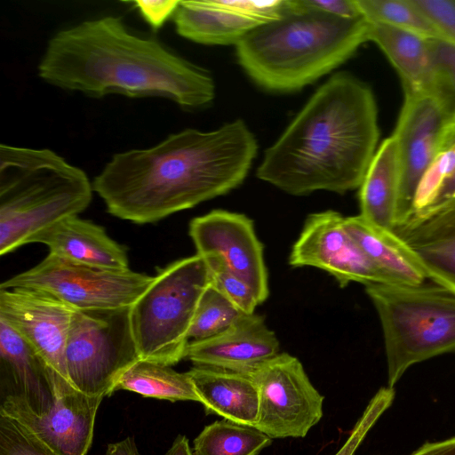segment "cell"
Returning <instances> with one entry per match:
<instances>
[{
    "instance_id": "obj_1",
    "label": "cell",
    "mask_w": 455,
    "mask_h": 455,
    "mask_svg": "<svg viewBox=\"0 0 455 455\" xmlns=\"http://www.w3.org/2000/svg\"><path fill=\"white\" fill-rule=\"evenodd\" d=\"M257 150L240 119L211 132L185 129L151 148L115 154L92 188L111 215L154 223L240 186Z\"/></svg>"
},
{
    "instance_id": "obj_2",
    "label": "cell",
    "mask_w": 455,
    "mask_h": 455,
    "mask_svg": "<svg viewBox=\"0 0 455 455\" xmlns=\"http://www.w3.org/2000/svg\"><path fill=\"white\" fill-rule=\"evenodd\" d=\"M37 70L53 86L93 98L161 97L196 110L215 97V83L207 70L156 38L133 34L116 16L58 31L47 43Z\"/></svg>"
},
{
    "instance_id": "obj_3",
    "label": "cell",
    "mask_w": 455,
    "mask_h": 455,
    "mask_svg": "<svg viewBox=\"0 0 455 455\" xmlns=\"http://www.w3.org/2000/svg\"><path fill=\"white\" fill-rule=\"evenodd\" d=\"M378 108L371 89L334 74L264 153L257 177L292 196L359 188L376 153Z\"/></svg>"
},
{
    "instance_id": "obj_4",
    "label": "cell",
    "mask_w": 455,
    "mask_h": 455,
    "mask_svg": "<svg viewBox=\"0 0 455 455\" xmlns=\"http://www.w3.org/2000/svg\"><path fill=\"white\" fill-rule=\"evenodd\" d=\"M280 19L260 25L236 45L239 65L266 91L301 90L336 69L368 41L370 22L303 7L290 0Z\"/></svg>"
},
{
    "instance_id": "obj_5",
    "label": "cell",
    "mask_w": 455,
    "mask_h": 455,
    "mask_svg": "<svg viewBox=\"0 0 455 455\" xmlns=\"http://www.w3.org/2000/svg\"><path fill=\"white\" fill-rule=\"evenodd\" d=\"M87 174L48 148L0 145V254L30 243L92 199Z\"/></svg>"
},
{
    "instance_id": "obj_6",
    "label": "cell",
    "mask_w": 455,
    "mask_h": 455,
    "mask_svg": "<svg viewBox=\"0 0 455 455\" xmlns=\"http://www.w3.org/2000/svg\"><path fill=\"white\" fill-rule=\"evenodd\" d=\"M380 321L387 387L412 365L455 352V293L443 286H365Z\"/></svg>"
},
{
    "instance_id": "obj_7",
    "label": "cell",
    "mask_w": 455,
    "mask_h": 455,
    "mask_svg": "<svg viewBox=\"0 0 455 455\" xmlns=\"http://www.w3.org/2000/svg\"><path fill=\"white\" fill-rule=\"evenodd\" d=\"M210 285L207 262L197 253L154 276L130 309L140 359L172 366L185 358L192 322Z\"/></svg>"
},
{
    "instance_id": "obj_8",
    "label": "cell",
    "mask_w": 455,
    "mask_h": 455,
    "mask_svg": "<svg viewBox=\"0 0 455 455\" xmlns=\"http://www.w3.org/2000/svg\"><path fill=\"white\" fill-rule=\"evenodd\" d=\"M130 309L74 311L65 360L68 379L77 391L110 395L122 375L140 359Z\"/></svg>"
},
{
    "instance_id": "obj_9",
    "label": "cell",
    "mask_w": 455,
    "mask_h": 455,
    "mask_svg": "<svg viewBox=\"0 0 455 455\" xmlns=\"http://www.w3.org/2000/svg\"><path fill=\"white\" fill-rule=\"evenodd\" d=\"M153 280L130 268L97 267L49 253L36 266L4 281L0 289H37L75 310H99L132 307Z\"/></svg>"
},
{
    "instance_id": "obj_10",
    "label": "cell",
    "mask_w": 455,
    "mask_h": 455,
    "mask_svg": "<svg viewBox=\"0 0 455 455\" xmlns=\"http://www.w3.org/2000/svg\"><path fill=\"white\" fill-rule=\"evenodd\" d=\"M251 376L259 394L254 427L270 438L305 437L322 419L324 397L297 357L280 353Z\"/></svg>"
},
{
    "instance_id": "obj_11",
    "label": "cell",
    "mask_w": 455,
    "mask_h": 455,
    "mask_svg": "<svg viewBox=\"0 0 455 455\" xmlns=\"http://www.w3.org/2000/svg\"><path fill=\"white\" fill-rule=\"evenodd\" d=\"M75 309L33 288L0 289V320L18 333L45 363L55 399L76 391L68 379L65 349Z\"/></svg>"
},
{
    "instance_id": "obj_12",
    "label": "cell",
    "mask_w": 455,
    "mask_h": 455,
    "mask_svg": "<svg viewBox=\"0 0 455 455\" xmlns=\"http://www.w3.org/2000/svg\"><path fill=\"white\" fill-rule=\"evenodd\" d=\"M289 264L313 267L332 275L340 287L352 282L396 284L365 255L345 227V217L328 210L310 214L292 246Z\"/></svg>"
},
{
    "instance_id": "obj_13",
    "label": "cell",
    "mask_w": 455,
    "mask_h": 455,
    "mask_svg": "<svg viewBox=\"0 0 455 455\" xmlns=\"http://www.w3.org/2000/svg\"><path fill=\"white\" fill-rule=\"evenodd\" d=\"M188 234L197 254L218 258L247 283L259 304L269 295L264 247L246 215L214 210L190 221Z\"/></svg>"
},
{
    "instance_id": "obj_14",
    "label": "cell",
    "mask_w": 455,
    "mask_h": 455,
    "mask_svg": "<svg viewBox=\"0 0 455 455\" xmlns=\"http://www.w3.org/2000/svg\"><path fill=\"white\" fill-rule=\"evenodd\" d=\"M446 124L445 115L433 95H404L392 133L400 160L395 227L407 221L413 213L419 187L434 161Z\"/></svg>"
},
{
    "instance_id": "obj_15",
    "label": "cell",
    "mask_w": 455,
    "mask_h": 455,
    "mask_svg": "<svg viewBox=\"0 0 455 455\" xmlns=\"http://www.w3.org/2000/svg\"><path fill=\"white\" fill-rule=\"evenodd\" d=\"M103 398L76 390L57 397L44 414L35 413L17 400L4 398L1 399L0 414L17 420L58 455H86Z\"/></svg>"
},
{
    "instance_id": "obj_16",
    "label": "cell",
    "mask_w": 455,
    "mask_h": 455,
    "mask_svg": "<svg viewBox=\"0 0 455 455\" xmlns=\"http://www.w3.org/2000/svg\"><path fill=\"white\" fill-rule=\"evenodd\" d=\"M280 353L275 332L254 313L212 338L188 342L185 358L194 365L251 375Z\"/></svg>"
},
{
    "instance_id": "obj_17",
    "label": "cell",
    "mask_w": 455,
    "mask_h": 455,
    "mask_svg": "<svg viewBox=\"0 0 455 455\" xmlns=\"http://www.w3.org/2000/svg\"><path fill=\"white\" fill-rule=\"evenodd\" d=\"M1 399L22 403L36 414L50 411L55 402L48 369L37 353L0 320Z\"/></svg>"
},
{
    "instance_id": "obj_18",
    "label": "cell",
    "mask_w": 455,
    "mask_h": 455,
    "mask_svg": "<svg viewBox=\"0 0 455 455\" xmlns=\"http://www.w3.org/2000/svg\"><path fill=\"white\" fill-rule=\"evenodd\" d=\"M394 231L417 256L427 278L455 293V197L411 217Z\"/></svg>"
},
{
    "instance_id": "obj_19",
    "label": "cell",
    "mask_w": 455,
    "mask_h": 455,
    "mask_svg": "<svg viewBox=\"0 0 455 455\" xmlns=\"http://www.w3.org/2000/svg\"><path fill=\"white\" fill-rule=\"evenodd\" d=\"M49 253L75 263L111 269L129 268L126 249L110 238L103 227L77 216L66 218L31 240Z\"/></svg>"
},
{
    "instance_id": "obj_20",
    "label": "cell",
    "mask_w": 455,
    "mask_h": 455,
    "mask_svg": "<svg viewBox=\"0 0 455 455\" xmlns=\"http://www.w3.org/2000/svg\"><path fill=\"white\" fill-rule=\"evenodd\" d=\"M187 373L207 414L255 427L259 394L251 375L198 365Z\"/></svg>"
},
{
    "instance_id": "obj_21",
    "label": "cell",
    "mask_w": 455,
    "mask_h": 455,
    "mask_svg": "<svg viewBox=\"0 0 455 455\" xmlns=\"http://www.w3.org/2000/svg\"><path fill=\"white\" fill-rule=\"evenodd\" d=\"M345 227L371 261L396 284L417 286L428 279L417 256L394 230L360 214L345 217Z\"/></svg>"
},
{
    "instance_id": "obj_22",
    "label": "cell",
    "mask_w": 455,
    "mask_h": 455,
    "mask_svg": "<svg viewBox=\"0 0 455 455\" xmlns=\"http://www.w3.org/2000/svg\"><path fill=\"white\" fill-rule=\"evenodd\" d=\"M399 188V152L392 134L377 148L359 188L360 215L376 226L394 230Z\"/></svg>"
},
{
    "instance_id": "obj_23",
    "label": "cell",
    "mask_w": 455,
    "mask_h": 455,
    "mask_svg": "<svg viewBox=\"0 0 455 455\" xmlns=\"http://www.w3.org/2000/svg\"><path fill=\"white\" fill-rule=\"evenodd\" d=\"M368 41L376 44L396 70L404 95H433L427 39L392 26L370 23Z\"/></svg>"
},
{
    "instance_id": "obj_24",
    "label": "cell",
    "mask_w": 455,
    "mask_h": 455,
    "mask_svg": "<svg viewBox=\"0 0 455 455\" xmlns=\"http://www.w3.org/2000/svg\"><path fill=\"white\" fill-rule=\"evenodd\" d=\"M176 32L208 45H236L258 22L217 6L212 0L180 1L173 14Z\"/></svg>"
},
{
    "instance_id": "obj_25",
    "label": "cell",
    "mask_w": 455,
    "mask_h": 455,
    "mask_svg": "<svg viewBox=\"0 0 455 455\" xmlns=\"http://www.w3.org/2000/svg\"><path fill=\"white\" fill-rule=\"evenodd\" d=\"M126 390L144 397L160 400L195 401L199 396L187 372L180 373L171 366L140 359L119 379L114 392Z\"/></svg>"
},
{
    "instance_id": "obj_26",
    "label": "cell",
    "mask_w": 455,
    "mask_h": 455,
    "mask_svg": "<svg viewBox=\"0 0 455 455\" xmlns=\"http://www.w3.org/2000/svg\"><path fill=\"white\" fill-rule=\"evenodd\" d=\"M455 197V118L443 132L434 161L423 178L411 216L432 212Z\"/></svg>"
},
{
    "instance_id": "obj_27",
    "label": "cell",
    "mask_w": 455,
    "mask_h": 455,
    "mask_svg": "<svg viewBox=\"0 0 455 455\" xmlns=\"http://www.w3.org/2000/svg\"><path fill=\"white\" fill-rule=\"evenodd\" d=\"M273 439L254 427L228 419L207 425L194 440V455H259Z\"/></svg>"
},
{
    "instance_id": "obj_28",
    "label": "cell",
    "mask_w": 455,
    "mask_h": 455,
    "mask_svg": "<svg viewBox=\"0 0 455 455\" xmlns=\"http://www.w3.org/2000/svg\"><path fill=\"white\" fill-rule=\"evenodd\" d=\"M370 23L392 26L424 38H443L411 0H356Z\"/></svg>"
},
{
    "instance_id": "obj_29",
    "label": "cell",
    "mask_w": 455,
    "mask_h": 455,
    "mask_svg": "<svg viewBox=\"0 0 455 455\" xmlns=\"http://www.w3.org/2000/svg\"><path fill=\"white\" fill-rule=\"evenodd\" d=\"M243 315L245 314L210 285L198 304L188 332V341L212 338L227 330Z\"/></svg>"
},
{
    "instance_id": "obj_30",
    "label": "cell",
    "mask_w": 455,
    "mask_h": 455,
    "mask_svg": "<svg viewBox=\"0 0 455 455\" xmlns=\"http://www.w3.org/2000/svg\"><path fill=\"white\" fill-rule=\"evenodd\" d=\"M427 45L433 69V96L448 123L455 118V43L429 38Z\"/></svg>"
},
{
    "instance_id": "obj_31",
    "label": "cell",
    "mask_w": 455,
    "mask_h": 455,
    "mask_svg": "<svg viewBox=\"0 0 455 455\" xmlns=\"http://www.w3.org/2000/svg\"><path fill=\"white\" fill-rule=\"evenodd\" d=\"M204 258L209 267L211 285L242 313L254 314L259 302L251 287L228 269L218 258L213 256Z\"/></svg>"
},
{
    "instance_id": "obj_32",
    "label": "cell",
    "mask_w": 455,
    "mask_h": 455,
    "mask_svg": "<svg viewBox=\"0 0 455 455\" xmlns=\"http://www.w3.org/2000/svg\"><path fill=\"white\" fill-rule=\"evenodd\" d=\"M0 455H58L14 419L0 414Z\"/></svg>"
},
{
    "instance_id": "obj_33",
    "label": "cell",
    "mask_w": 455,
    "mask_h": 455,
    "mask_svg": "<svg viewBox=\"0 0 455 455\" xmlns=\"http://www.w3.org/2000/svg\"><path fill=\"white\" fill-rule=\"evenodd\" d=\"M395 398L394 388H379L370 400L362 416L354 426L349 436L335 455H355L368 432L380 416L391 406Z\"/></svg>"
},
{
    "instance_id": "obj_34",
    "label": "cell",
    "mask_w": 455,
    "mask_h": 455,
    "mask_svg": "<svg viewBox=\"0 0 455 455\" xmlns=\"http://www.w3.org/2000/svg\"><path fill=\"white\" fill-rule=\"evenodd\" d=\"M220 7L249 18L259 25L280 19L291 8L290 0H212Z\"/></svg>"
},
{
    "instance_id": "obj_35",
    "label": "cell",
    "mask_w": 455,
    "mask_h": 455,
    "mask_svg": "<svg viewBox=\"0 0 455 455\" xmlns=\"http://www.w3.org/2000/svg\"><path fill=\"white\" fill-rule=\"evenodd\" d=\"M444 39L455 43V0H411Z\"/></svg>"
},
{
    "instance_id": "obj_36",
    "label": "cell",
    "mask_w": 455,
    "mask_h": 455,
    "mask_svg": "<svg viewBox=\"0 0 455 455\" xmlns=\"http://www.w3.org/2000/svg\"><path fill=\"white\" fill-rule=\"evenodd\" d=\"M132 3L140 11L143 19L150 25V27L154 29H158L171 16H173L180 4V1L137 0L133 1Z\"/></svg>"
},
{
    "instance_id": "obj_37",
    "label": "cell",
    "mask_w": 455,
    "mask_h": 455,
    "mask_svg": "<svg viewBox=\"0 0 455 455\" xmlns=\"http://www.w3.org/2000/svg\"><path fill=\"white\" fill-rule=\"evenodd\" d=\"M307 9L325 12L339 18L355 19L363 14L356 0H299Z\"/></svg>"
},
{
    "instance_id": "obj_38",
    "label": "cell",
    "mask_w": 455,
    "mask_h": 455,
    "mask_svg": "<svg viewBox=\"0 0 455 455\" xmlns=\"http://www.w3.org/2000/svg\"><path fill=\"white\" fill-rule=\"evenodd\" d=\"M411 455H455V436L435 443H427Z\"/></svg>"
},
{
    "instance_id": "obj_39",
    "label": "cell",
    "mask_w": 455,
    "mask_h": 455,
    "mask_svg": "<svg viewBox=\"0 0 455 455\" xmlns=\"http://www.w3.org/2000/svg\"><path fill=\"white\" fill-rule=\"evenodd\" d=\"M106 455H140L136 443L132 436H128L122 441L108 443L106 450Z\"/></svg>"
},
{
    "instance_id": "obj_40",
    "label": "cell",
    "mask_w": 455,
    "mask_h": 455,
    "mask_svg": "<svg viewBox=\"0 0 455 455\" xmlns=\"http://www.w3.org/2000/svg\"><path fill=\"white\" fill-rule=\"evenodd\" d=\"M164 455H194V452L187 436L179 435Z\"/></svg>"
}]
</instances>
